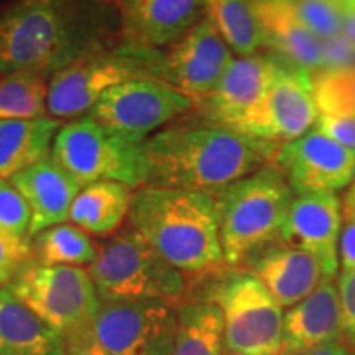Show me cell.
<instances>
[{
    "label": "cell",
    "instance_id": "2e32d148",
    "mask_svg": "<svg viewBox=\"0 0 355 355\" xmlns=\"http://www.w3.org/2000/svg\"><path fill=\"white\" fill-rule=\"evenodd\" d=\"M343 222V204L336 193L295 196L279 243L313 255L321 263L326 277H336Z\"/></svg>",
    "mask_w": 355,
    "mask_h": 355
},
{
    "label": "cell",
    "instance_id": "9a60e30c",
    "mask_svg": "<svg viewBox=\"0 0 355 355\" xmlns=\"http://www.w3.org/2000/svg\"><path fill=\"white\" fill-rule=\"evenodd\" d=\"M268 87L265 101L263 140L288 144L316 125L319 110L314 101L313 78L301 66L265 50Z\"/></svg>",
    "mask_w": 355,
    "mask_h": 355
},
{
    "label": "cell",
    "instance_id": "7a4b0ae2",
    "mask_svg": "<svg viewBox=\"0 0 355 355\" xmlns=\"http://www.w3.org/2000/svg\"><path fill=\"white\" fill-rule=\"evenodd\" d=\"M282 145L184 115L141 145L145 184L219 194L235 181L275 165Z\"/></svg>",
    "mask_w": 355,
    "mask_h": 355
},
{
    "label": "cell",
    "instance_id": "8fae6325",
    "mask_svg": "<svg viewBox=\"0 0 355 355\" xmlns=\"http://www.w3.org/2000/svg\"><path fill=\"white\" fill-rule=\"evenodd\" d=\"M234 60L232 50L207 17L170 46L145 50L148 78L178 89L194 102L209 94Z\"/></svg>",
    "mask_w": 355,
    "mask_h": 355
},
{
    "label": "cell",
    "instance_id": "5b68a950",
    "mask_svg": "<svg viewBox=\"0 0 355 355\" xmlns=\"http://www.w3.org/2000/svg\"><path fill=\"white\" fill-rule=\"evenodd\" d=\"M87 272L102 301L157 300L176 304L189 286V278L130 225L102 243Z\"/></svg>",
    "mask_w": 355,
    "mask_h": 355
},
{
    "label": "cell",
    "instance_id": "4316f807",
    "mask_svg": "<svg viewBox=\"0 0 355 355\" xmlns=\"http://www.w3.org/2000/svg\"><path fill=\"white\" fill-rule=\"evenodd\" d=\"M99 243L71 222L53 225L32 239L33 260L44 266H89L99 255Z\"/></svg>",
    "mask_w": 355,
    "mask_h": 355
},
{
    "label": "cell",
    "instance_id": "603a6c76",
    "mask_svg": "<svg viewBox=\"0 0 355 355\" xmlns=\"http://www.w3.org/2000/svg\"><path fill=\"white\" fill-rule=\"evenodd\" d=\"M135 189L117 181H97L79 191L69 211V222L96 237H110L128 217Z\"/></svg>",
    "mask_w": 355,
    "mask_h": 355
},
{
    "label": "cell",
    "instance_id": "8d00e7d4",
    "mask_svg": "<svg viewBox=\"0 0 355 355\" xmlns=\"http://www.w3.org/2000/svg\"><path fill=\"white\" fill-rule=\"evenodd\" d=\"M298 355H355V349L352 345H347L340 340V343L324 345V347L308 350V352H303Z\"/></svg>",
    "mask_w": 355,
    "mask_h": 355
},
{
    "label": "cell",
    "instance_id": "ffe728a7",
    "mask_svg": "<svg viewBox=\"0 0 355 355\" xmlns=\"http://www.w3.org/2000/svg\"><path fill=\"white\" fill-rule=\"evenodd\" d=\"M243 268L250 270L283 309H290L309 296L326 278L313 255L283 243L268 247Z\"/></svg>",
    "mask_w": 355,
    "mask_h": 355
},
{
    "label": "cell",
    "instance_id": "8992f818",
    "mask_svg": "<svg viewBox=\"0 0 355 355\" xmlns=\"http://www.w3.org/2000/svg\"><path fill=\"white\" fill-rule=\"evenodd\" d=\"M224 318L225 352L282 355L285 309L247 268H227L206 279L204 298Z\"/></svg>",
    "mask_w": 355,
    "mask_h": 355
},
{
    "label": "cell",
    "instance_id": "ab89813d",
    "mask_svg": "<svg viewBox=\"0 0 355 355\" xmlns=\"http://www.w3.org/2000/svg\"><path fill=\"white\" fill-rule=\"evenodd\" d=\"M224 355H232V354H227V352H225V354H224Z\"/></svg>",
    "mask_w": 355,
    "mask_h": 355
},
{
    "label": "cell",
    "instance_id": "7402d4cb",
    "mask_svg": "<svg viewBox=\"0 0 355 355\" xmlns=\"http://www.w3.org/2000/svg\"><path fill=\"white\" fill-rule=\"evenodd\" d=\"M0 355H66V337L0 288Z\"/></svg>",
    "mask_w": 355,
    "mask_h": 355
},
{
    "label": "cell",
    "instance_id": "9c48e42d",
    "mask_svg": "<svg viewBox=\"0 0 355 355\" xmlns=\"http://www.w3.org/2000/svg\"><path fill=\"white\" fill-rule=\"evenodd\" d=\"M137 78H148L141 48L121 43L79 58L51 74L48 115L63 122L84 117L109 89Z\"/></svg>",
    "mask_w": 355,
    "mask_h": 355
},
{
    "label": "cell",
    "instance_id": "ac0fdd59",
    "mask_svg": "<svg viewBox=\"0 0 355 355\" xmlns=\"http://www.w3.org/2000/svg\"><path fill=\"white\" fill-rule=\"evenodd\" d=\"M345 339L336 277H326L303 301L285 311L282 355H298Z\"/></svg>",
    "mask_w": 355,
    "mask_h": 355
},
{
    "label": "cell",
    "instance_id": "5bb4252c",
    "mask_svg": "<svg viewBox=\"0 0 355 355\" xmlns=\"http://www.w3.org/2000/svg\"><path fill=\"white\" fill-rule=\"evenodd\" d=\"M275 166L283 173L295 196L336 193L347 188L355 173V152L318 128L283 144Z\"/></svg>",
    "mask_w": 355,
    "mask_h": 355
},
{
    "label": "cell",
    "instance_id": "3957f363",
    "mask_svg": "<svg viewBox=\"0 0 355 355\" xmlns=\"http://www.w3.org/2000/svg\"><path fill=\"white\" fill-rule=\"evenodd\" d=\"M127 222L188 278L206 282L229 268L211 194L141 186L133 193Z\"/></svg>",
    "mask_w": 355,
    "mask_h": 355
},
{
    "label": "cell",
    "instance_id": "cb8c5ba5",
    "mask_svg": "<svg viewBox=\"0 0 355 355\" xmlns=\"http://www.w3.org/2000/svg\"><path fill=\"white\" fill-rule=\"evenodd\" d=\"M63 123L53 117L0 121V178L10 180L50 157L53 141Z\"/></svg>",
    "mask_w": 355,
    "mask_h": 355
},
{
    "label": "cell",
    "instance_id": "277c9868",
    "mask_svg": "<svg viewBox=\"0 0 355 355\" xmlns=\"http://www.w3.org/2000/svg\"><path fill=\"white\" fill-rule=\"evenodd\" d=\"M214 198L225 265L243 268L260 252L279 243L295 193L283 173L270 165Z\"/></svg>",
    "mask_w": 355,
    "mask_h": 355
},
{
    "label": "cell",
    "instance_id": "d590c367",
    "mask_svg": "<svg viewBox=\"0 0 355 355\" xmlns=\"http://www.w3.org/2000/svg\"><path fill=\"white\" fill-rule=\"evenodd\" d=\"M340 272L355 268V217H347L343 222L339 241Z\"/></svg>",
    "mask_w": 355,
    "mask_h": 355
},
{
    "label": "cell",
    "instance_id": "e575fe53",
    "mask_svg": "<svg viewBox=\"0 0 355 355\" xmlns=\"http://www.w3.org/2000/svg\"><path fill=\"white\" fill-rule=\"evenodd\" d=\"M66 355H109L92 337L91 331L83 329L66 337Z\"/></svg>",
    "mask_w": 355,
    "mask_h": 355
},
{
    "label": "cell",
    "instance_id": "d6a6232c",
    "mask_svg": "<svg viewBox=\"0 0 355 355\" xmlns=\"http://www.w3.org/2000/svg\"><path fill=\"white\" fill-rule=\"evenodd\" d=\"M337 288L343 306L344 334L349 340L355 336V268L340 272V277L337 278Z\"/></svg>",
    "mask_w": 355,
    "mask_h": 355
},
{
    "label": "cell",
    "instance_id": "d6986e66",
    "mask_svg": "<svg viewBox=\"0 0 355 355\" xmlns=\"http://www.w3.org/2000/svg\"><path fill=\"white\" fill-rule=\"evenodd\" d=\"M10 183L20 191L32 211V239L44 229L69 222L71 206L84 188L51 155L10 178Z\"/></svg>",
    "mask_w": 355,
    "mask_h": 355
},
{
    "label": "cell",
    "instance_id": "1f68e13d",
    "mask_svg": "<svg viewBox=\"0 0 355 355\" xmlns=\"http://www.w3.org/2000/svg\"><path fill=\"white\" fill-rule=\"evenodd\" d=\"M319 132L337 144L355 152V117L354 115H324L319 114L316 125Z\"/></svg>",
    "mask_w": 355,
    "mask_h": 355
},
{
    "label": "cell",
    "instance_id": "f35d334b",
    "mask_svg": "<svg viewBox=\"0 0 355 355\" xmlns=\"http://www.w3.org/2000/svg\"><path fill=\"white\" fill-rule=\"evenodd\" d=\"M349 344L352 345V347L355 349V336H354V337H350V339H349Z\"/></svg>",
    "mask_w": 355,
    "mask_h": 355
},
{
    "label": "cell",
    "instance_id": "44dd1931",
    "mask_svg": "<svg viewBox=\"0 0 355 355\" xmlns=\"http://www.w3.org/2000/svg\"><path fill=\"white\" fill-rule=\"evenodd\" d=\"M263 28L266 50L304 68L311 76L326 66L324 42L306 28L283 0H252Z\"/></svg>",
    "mask_w": 355,
    "mask_h": 355
},
{
    "label": "cell",
    "instance_id": "836d02e7",
    "mask_svg": "<svg viewBox=\"0 0 355 355\" xmlns=\"http://www.w3.org/2000/svg\"><path fill=\"white\" fill-rule=\"evenodd\" d=\"M324 69H340L355 66V43L340 33L324 42Z\"/></svg>",
    "mask_w": 355,
    "mask_h": 355
},
{
    "label": "cell",
    "instance_id": "d4e9b609",
    "mask_svg": "<svg viewBox=\"0 0 355 355\" xmlns=\"http://www.w3.org/2000/svg\"><path fill=\"white\" fill-rule=\"evenodd\" d=\"M224 318L207 300L178 306V331L173 355H224Z\"/></svg>",
    "mask_w": 355,
    "mask_h": 355
},
{
    "label": "cell",
    "instance_id": "4dcf8cb0",
    "mask_svg": "<svg viewBox=\"0 0 355 355\" xmlns=\"http://www.w3.org/2000/svg\"><path fill=\"white\" fill-rule=\"evenodd\" d=\"M33 259L32 241L0 234V288L8 286L21 266Z\"/></svg>",
    "mask_w": 355,
    "mask_h": 355
},
{
    "label": "cell",
    "instance_id": "83f0119b",
    "mask_svg": "<svg viewBox=\"0 0 355 355\" xmlns=\"http://www.w3.org/2000/svg\"><path fill=\"white\" fill-rule=\"evenodd\" d=\"M48 74L19 69L0 74V121H30L48 115Z\"/></svg>",
    "mask_w": 355,
    "mask_h": 355
},
{
    "label": "cell",
    "instance_id": "4fadbf2b",
    "mask_svg": "<svg viewBox=\"0 0 355 355\" xmlns=\"http://www.w3.org/2000/svg\"><path fill=\"white\" fill-rule=\"evenodd\" d=\"M268 60L265 51L235 56L209 94L194 104V117L263 140Z\"/></svg>",
    "mask_w": 355,
    "mask_h": 355
},
{
    "label": "cell",
    "instance_id": "52a82bcc",
    "mask_svg": "<svg viewBox=\"0 0 355 355\" xmlns=\"http://www.w3.org/2000/svg\"><path fill=\"white\" fill-rule=\"evenodd\" d=\"M51 158L81 186L117 181L139 189L145 184L141 145L110 132L91 115L63 123L53 141Z\"/></svg>",
    "mask_w": 355,
    "mask_h": 355
},
{
    "label": "cell",
    "instance_id": "7c38bea8",
    "mask_svg": "<svg viewBox=\"0 0 355 355\" xmlns=\"http://www.w3.org/2000/svg\"><path fill=\"white\" fill-rule=\"evenodd\" d=\"M109 355H173L178 308L168 301H102L89 326Z\"/></svg>",
    "mask_w": 355,
    "mask_h": 355
},
{
    "label": "cell",
    "instance_id": "f1b7e54d",
    "mask_svg": "<svg viewBox=\"0 0 355 355\" xmlns=\"http://www.w3.org/2000/svg\"><path fill=\"white\" fill-rule=\"evenodd\" d=\"M311 78L319 114L355 117V66L322 69Z\"/></svg>",
    "mask_w": 355,
    "mask_h": 355
},
{
    "label": "cell",
    "instance_id": "6da1fadb",
    "mask_svg": "<svg viewBox=\"0 0 355 355\" xmlns=\"http://www.w3.org/2000/svg\"><path fill=\"white\" fill-rule=\"evenodd\" d=\"M121 44L115 0H12L0 6V74H55Z\"/></svg>",
    "mask_w": 355,
    "mask_h": 355
},
{
    "label": "cell",
    "instance_id": "f546056e",
    "mask_svg": "<svg viewBox=\"0 0 355 355\" xmlns=\"http://www.w3.org/2000/svg\"><path fill=\"white\" fill-rule=\"evenodd\" d=\"M32 211L10 180L0 178V234L15 239H30Z\"/></svg>",
    "mask_w": 355,
    "mask_h": 355
},
{
    "label": "cell",
    "instance_id": "ba28073f",
    "mask_svg": "<svg viewBox=\"0 0 355 355\" xmlns=\"http://www.w3.org/2000/svg\"><path fill=\"white\" fill-rule=\"evenodd\" d=\"M6 288L64 337L87 329L102 303L86 268L44 266L33 259L21 266Z\"/></svg>",
    "mask_w": 355,
    "mask_h": 355
},
{
    "label": "cell",
    "instance_id": "30bf717a",
    "mask_svg": "<svg viewBox=\"0 0 355 355\" xmlns=\"http://www.w3.org/2000/svg\"><path fill=\"white\" fill-rule=\"evenodd\" d=\"M194 99L153 78H137L109 89L92 107L101 125L132 144L144 145L150 137L193 112Z\"/></svg>",
    "mask_w": 355,
    "mask_h": 355
},
{
    "label": "cell",
    "instance_id": "484cf974",
    "mask_svg": "<svg viewBox=\"0 0 355 355\" xmlns=\"http://www.w3.org/2000/svg\"><path fill=\"white\" fill-rule=\"evenodd\" d=\"M207 19L235 56L266 50V38L252 0H207Z\"/></svg>",
    "mask_w": 355,
    "mask_h": 355
},
{
    "label": "cell",
    "instance_id": "e0dca14e",
    "mask_svg": "<svg viewBox=\"0 0 355 355\" xmlns=\"http://www.w3.org/2000/svg\"><path fill=\"white\" fill-rule=\"evenodd\" d=\"M121 43L162 50L207 17V0H115Z\"/></svg>",
    "mask_w": 355,
    "mask_h": 355
},
{
    "label": "cell",
    "instance_id": "74e56055",
    "mask_svg": "<svg viewBox=\"0 0 355 355\" xmlns=\"http://www.w3.org/2000/svg\"><path fill=\"white\" fill-rule=\"evenodd\" d=\"M340 204H343V219L355 217V173L352 181H350V184L347 186L344 198L340 199Z\"/></svg>",
    "mask_w": 355,
    "mask_h": 355
}]
</instances>
